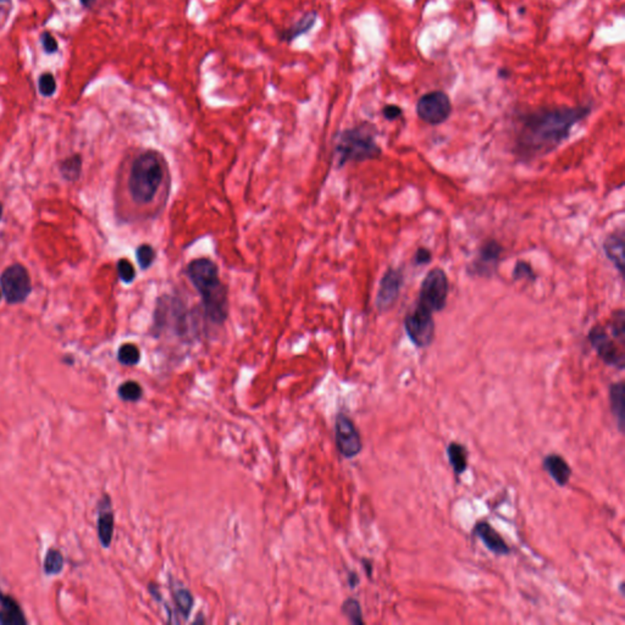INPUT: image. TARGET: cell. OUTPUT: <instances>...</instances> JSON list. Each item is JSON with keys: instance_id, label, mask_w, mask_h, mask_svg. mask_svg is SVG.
Instances as JSON below:
<instances>
[{"instance_id": "obj_28", "label": "cell", "mask_w": 625, "mask_h": 625, "mask_svg": "<svg viewBox=\"0 0 625 625\" xmlns=\"http://www.w3.org/2000/svg\"><path fill=\"white\" fill-rule=\"evenodd\" d=\"M136 256H137V261H138L139 266L143 270H147L148 268L154 263V259H156V252H154L152 246H149V244H142V246H139V247L137 248V251H136Z\"/></svg>"}, {"instance_id": "obj_31", "label": "cell", "mask_w": 625, "mask_h": 625, "mask_svg": "<svg viewBox=\"0 0 625 625\" xmlns=\"http://www.w3.org/2000/svg\"><path fill=\"white\" fill-rule=\"evenodd\" d=\"M117 273L122 283H131L135 280L136 271L134 265L127 259H121L117 263Z\"/></svg>"}, {"instance_id": "obj_29", "label": "cell", "mask_w": 625, "mask_h": 625, "mask_svg": "<svg viewBox=\"0 0 625 625\" xmlns=\"http://www.w3.org/2000/svg\"><path fill=\"white\" fill-rule=\"evenodd\" d=\"M38 91L43 97H52L57 91L55 78L50 72H44L39 76Z\"/></svg>"}, {"instance_id": "obj_27", "label": "cell", "mask_w": 625, "mask_h": 625, "mask_svg": "<svg viewBox=\"0 0 625 625\" xmlns=\"http://www.w3.org/2000/svg\"><path fill=\"white\" fill-rule=\"evenodd\" d=\"M611 331H612L613 339H619L621 344H624L625 339V312L624 309L616 310L613 314L612 322H611Z\"/></svg>"}, {"instance_id": "obj_3", "label": "cell", "mask_w": 625, "mask_h": 625, "mask_svg": "<svg viewBox=\"0 0 625 625\" xmlns=\"http://www.w3.org/2000/svg\"><path fill=\"white\" fill-rule=\"evenodd\" d=\"M164 171L156 152H146L136 158L131 168L129 190L138 205H148L156 198L163 183Z\"/></svg>"}, {"instance_id": "obj_21", "label": "cell", "mask_w": 625, "mask_h": 625, "mask_svg": "<svg viewBox=\"0 0 625 625\" xmlns=\"http://www.w3.org/2000/svg\"><path fill=\"white\" fill-rule=\"evenodd\" d=\"M64 565H65V560H64L62 553L57 548H49L45 553V557H44V574L48 577L59 575L62 572Z\"/></svg>"}, {"instance_id": "obj_20", "label": "cell", "mask_w": 625, "mask_h": 625, "mask_svg": "<svg viewBox=\"0 0 625 625\" xmlns=\"http://www.w3.org/2000/svg\"><path fill=\"white\" fill-rule=\"evenodd\" d=\"M447 456L448 462L457 475L465 473L468 468V451L462 443L455 441L450 443L447 446Z\"/></svg>"}, {"instance_id": "obj_11", "label": "cell", "mask_w": 625, "mask_h": 625, "mask_svg": "<svg viewBox=\"0 0 625 625\" xmlns=\"http://www.w3.org/2000/svg\"><path fill=\"white\" fill-rule=\"evenodd\" d=\"M502 252L504 247L497 241L489 239L479 249L478 256L469 265L468 273L472 276L491 278L499 269Z\"/></svg>"}, {"instance_id": "obj_26", "label": "cell", "mask_w": 625, "mask_h": 625, "mask_svg": "<svg viewBox=\"0 0 625 625\" xmlns=\"http://www.w3.org/2000/svg\"><path fill=\"white\" fill-rule=\"evenodd\" d=\"M81 166H82L81 156H71V158L66 159V161L61 164V175H62L64 178L67 180V181H75V180H77V178H80V174H81Z\"/></svg>"}, {"instance_id": "obj_34", "label": "cell", "mask_w": 625, "mask_h": 625, "mask_svg": "<svg viewBox=\"0 0 625 625\" xmlns=\"http://www.w3.org/2000/svg\"><path fill=\"white\" fill-rule=\"evenodd\" d=\"M402 109L398 107V105H386L384 110H382V114H384V116L387 120H390V121H393L396 119H398V117L402 115Z\"/></svg>"}, {"instance_id": "obj_8", "label": "cell", "mask_w": 625, "mask_h": 625, "mask_svg": "<svg viewBox=\"0 0 625 625\" xmlns=\"http://www.w3.org/2000/svg\"><path fill=\"white\" fill-rule=\"evenodd\" d=\"M0 285L8 303L16 304L26 300L31 292V278L26 268L13 264L0 276Z\"/></svg>"}, {"instance_id": "obj_36", "label": "cell", "mask_w": 625, "mask_h": 625, "mask_svg": "<svg viewBox=\"0 0 625 625\" xmlns=\"http://www.w3.org/2000/svg\"><path fill=\"white\" fill-rule=\"evenodd\" d=\"M362 565H364L365 572H366V575L368 577H371L373 575V565H371V560H362Z\"/></svg>"}, {"instance_id": "obj_22", "label": "cell", "mask_w": 625, "mask_h": 625, "mask_svg": "<svg viewBox=\"0 0 625 625\" xmlns=\"http://www.w3.org/2000/svg\"><path fill=\"white\" fill-rule=\"evenodd\" d=\"M173 596H174L175 606L178 612L187 619L190 613H191L192 607H193V596L191 591L187 590L186 587H176L173 590Z\"/></svg>"}, {"instance_id": "obj_4", "label": "cell", "mask_w": 625, "mask_h": 625, "mask_svg": "<svg viewBox=\"0 0 625 625\" xmlns=\"http://www.w3.org/2000/svg\"><path fill=\"white\" fill-rule=\"evenodd\" d=\"M339 165L349 161H365L378 159L381 148L375 139V130L369 124L348 129L339 134L335 147Z\"/></svg>"}, {"instance_id": "obj_23", "label": "cell", "mask_w": 625, "mask_h": 625, "mask_svg": "<svg viewBox=\"0 0 625 625\" xmlns=\"http://www.w3.org/2000/svg\"><path fill=\"white\" fill-rule=\"evenodd\" d=\"M117 395L125 402H137L142 398L143 391L138 382L126 381L119 386Z\"/></svg>"}, {"instance_id": "obj_40", "label": "cell", "mask_w": 625, "mask_h": 625, "mask_svg": "<svg viewBox=\"0 0 625 625\" xmlns=\"http://www.w3.org/2000/svg\"><path fill=\"white\" fill-rule=\"evenodd\" d=\"M0 1H4V3H6V1H9V0H0Z\"/></svg>"}, {"instance_id": "obj_35", "label": "cell", "mask_w": 625, "mask_h": 625, "mask_svg": "<svg viewBox=\"0 0 625 625\" xmlns=\"http://www.w3.org/2000/svg\"><path fill=\"white\" fill-rule=\"evenodd\" d=\"M348 584H349L352 589H354L359 584V577L354 572H351L349 575H348Z\"/></svg>"}, {"instance_id": "obj_39", "label": "cell", "mask_w": 625, "mask_h": 625, "mask_svg": "<svg viewBox=\"0 0 625 625\" xmlns=\"http://www.w3.org/2000/svg\"><path fill=\"white\" fill-rule=\"evenodd\" d=\"M1 215H3V205H0V219H1Z\"/></svg>"}, {"instance_id": "obj_19", "label": "cell", "mask_w": 625, "mask_h": 625, "mask_svg": "<svg viewBox=\"0 0 625 625\" xmlns=\"http://www.w3.org/2000/svg\"><path fill=\"white\" fill-rule=\"evenodd\" d=\"M625 387L624 381L614 382L609 387V401L613 417L616 418V425L621 433H624L625 425Z\"/></svg>"}, {"instance_id": "obj_14", "label": "cell", "mask_w": 625, "mask_h": 625, "mask_svg": "<svg viewBox=\"0 0 625 625\" xmlns=\"http://www.w3.org/2000/svg\"><path fill=\"white\" fill-rule=\"evenodd\" d=\"M475 534L482 540V543L487 546L489 551L495 553L497 556H507L511 553V548L504 538L496 531L495 528L490 523L482 521H479L475 526Z\"/></svg>"}, {"instance_id": "obj_5", "label": "cell", "mask_w": 625, "mask_h": 625, "mask_svg": "<svg viewBox=\"0 0 625 625\" xmlns=\"http://www.w3.org/2000/svg\"><path fill=\"white\" fill-rule=\"evenodd\" d=\"M448 288L446 273L440 268L430 270L421 283L417 305L433 314L441 312L447 304Z\"/></svg>"}, {"instance_id": "obj_37", "label": "cell", "mask_w": 625, "mask_h": 625, "mask_svg": "<svg viewBox=\"0 0 625 625\" xmlns=\"http://www.w3.org/2000/svg\"><path fill=\"white\" fill-rule=\"evenodd\" d=\"M94 1H96V0H81V4H82L83 6H86V8H89Z\"/></svg>"}, {"instance_id": "obj_16", "label": "cell", "mask_w": 625, "mask_h": 625, "mask_svg": "<svg viewBox=\"0 0 625 625\" xmlns=\"http://www.w3.org/2000/svg\"><path fill=\"white\" fill-rule=\"evenodd\" d=\"M543 469L550 474V477L558 487H565L568 484L573 472L563 457L557 453H551L543 458Z\"/></svg>"}, {"instance_id": "obj_38", "label": "cell", "mask_w": 625, "mask_h": 625, "mask_svg": "<svg viewBox=\"0 0 625 625\" xmlns=\"http://www.w3.org/2000/svg\"><path fill=\"white\" fill-rule=\"evenodd\" d=\"M623 589H624V584H623V582H621V587H619V590H621V596H624V591H623Z\"/></svg>"}, {"instance_id": "obj_30", "label": "cell", "mask_w": 625, "mask_h": 625, "mask_svg": "<svg viewBox=\"0 0 625 625\" xmlns=\"http://www.w3.org/2000/svg\"><path fill=\"white\" fill-rule=\"evenodd\" d=\"M513 278L514 280H529V281H535L536 275L534 270L531 268V265L528 261H518L514 265L513 269Z\"/></svg>"}, {"instance_id": "obj_2", "label": "cell", "mask_w": 625, "mask_h": 625, "mask_svg": "<svg viewBox=\"0 0 625 625\" xmlns=\"http://www.w3.org/2000/svg\"><path fill=\"white\" fill-rule=\"evenodd\" d=\"M187 276L195 287L205 308V315L214 324H222L229 315L227 288L219 278L217 264L207 258L195 259L187 265Z\"/></svg>"}, {"instance_id": "obj_25", "label": "cell", "mask_w": 625, "mask_h": 625, "mask_svg": "<svg viewBox=\"0 0 625 625\" xmlns=\"http://www.w3.org/2000/svg\"><path fill=\"white\" fill-rule=\"evenodd\" d=\"M117 359L122 365L132 366V365L138 364L141 359V352L138 347L132 344V343H125L121 347L119 348L117 352Z\"/></svg>"}, {"instance_id": "obj_9", "label": "cell", "mask_w": 625, "mask_h": 625, "mask_svg": "<svg viewBox=\"0 0 625 625\" xmlns=\"http://www.w3.org/2000/svg\"><path fill=\"white\" fill-rule=\"evenodd\" d=\"M589 341L595 349L597 356L604 361V364L616 369L623 370L625 366L624 352L618 347L612 337L602 326L596 325L589 332Z\"/></svg>"}, {"instance_id": "obj_24", "label": "cell", "mask_w": 625, "mask_h": 625, "mask_svg": "<svg viewBox=\"0 0 625 625\" xmlns=\"http://www.w3.org/2000/svg\"><path fill=\"white\" fill-rule=\"evenodd\" d=\"M342 613L346 616L352 624L363 625V612H362L361 604L356 599H347L342 604Z\"/></svg>"}, {"instance_id": "obj_12", "label": "cell", "mask_w": 625, "mask_h": 625, "mask_svg": "<svg viewBox=\"0 0 625 625\" xmlns=\"http://www.w3.org/2000/svg\"><path fill=\"white\" fill-rule=\"evenodd\" d=\"M403 285V271L402 269L390 268L384 273L378 293H376V308L379 312H388L400 297L401 288Z\"/></svg>"}, {"instance_id": "obj_18", "label": "cell", "mask_w": 625, "mask_h": 625, "mask_svg": "<svg viewBox=\"0 0 625 625\" xmlns=\"http://www.w3.org/2000/svg\"><path fill=\"white\" fill-rule=\"evenodd\" d=\"M317 21V13L315 10L304 13L303 16L300 18L298 21H295V23L288 27V28L281 31V32L278 33V39H280V42L291 44L292 42H295V39L298 38V37L303 36L304 33H307V32L312 30V27L315 26Z\"/></svg>"}, {"instance_id": "obj_13", "label": "cell", "mask_w": 625, "mask_h": 625, "mask_svg": "<svg viewBox=\"0 0 625 625\" xmlns=\"http://www.w3.org/2000/svg\"><path fill=\"white\" fill-rule=\"evenodd\" d=\"M114 526H115V518H114L112 501L108 495H104L98 504V521H97V533L99 543L104 548H109L112 545L114 536Z\"/></svg>"}, {"instance_id": "obj_1", "label": "cell", "mask_w": 625, "mask_h": 625, "mask_svg": "<svg viewBox=\"0 0 625 625\" xmlns=\"http://www.w3.org/2000/svg\"><path fill=\"white\" fill-rule=\"evenodd\" d=\"M590 114L589 107L538 109L519 119L516 151L524 159H535L556 151L568 139L577 122Z\"/></svg>"}, {"instance_id": "obj_6", "label": "cell", "mask_w": 625, "mask_h": 625, "mask_svg": "<svg viewBox=\"0 0 625 625\" xmlns=\"http://www.w3.org/2000/svg\"><path fill=\"white\" fill-rule=\"evenodd\" d=\"M404 330L414 346L418 348L429 347L435 339L433 312L417 305L404 319Z\"/></svg>"}, {"instance_id": "obj_10", "label": "cell", "mask_w": 625, "mask_h": 625, "mask_svg": "<svg viewBox=\"0 0 625 625\" xmlns=\"http://www.w3.org/2000/svg\"><path fill=\"white\" fill-rule=\"evenodd\" d=\"M335 439L339 453L344 458H354L358 456L363 448L361 434L357 429L354 423L346 414L339 413L335 423Z\"/></svg>"}, {"instance_id": "obj_32", "label": "cell", "mask_w": 625, "mask_h": 625, "mask_svg": "<svg viewBox=\"0 0 625 625\" xmlns=\"http://www.w3.org/2000/svg\"><path fill=\"white\" fill-rule=\"evenodd\" d=\"M40 43L43 45L45 53L53 54V53L58 52L57 39L54 38L52 33H49V32H43V33L40 35Z\"/></svg>"}, {"instance_id": "obj_17", "label": "cell", "mask_w": 625, "mask_h": 625, "mask_svg": "<svg viewBox=\"0 0 625 625\" xmlns=\"http://www.w3.org/2000/svg\"><path fill=\"white\" fill-rule=\"evenodd\" d=\"M604 254L612 261L616 269L624 273V231H616L609 234L604 244Z\"/></svg>"}, {"instance_id": "obj_33", "label": "cell", "mask_w": 625, "mask_h": 625, "mask_svg": "<svg viewBox=\"0 0 625 625\" xmlns=\"http://www.w3.org/2000/svg\"><path fill=\"white\" fill-rule=\"evenodd\" d=\"M431 258H433V253H431L430 249L425 247L418 248L415 256H414V263H415V265L429 264L430 261H431Z\"/></svg>"}, {"instance_id": "obj_15", "label": "cell", "mask_w": 625, "mask_h": 625, "mask_svg": "<svg viewBox=\"0 0 625 625\" xmlns=\"http://www.w3.org/2000/svg\"><path fill=\"white\" fill-rule=\"evenodd\" d=\"M28 621L13 596L0 590V625H26Z\"/></svg>"}, {"instance_id": "obj_7", "label": "cell", "mask_w": 625, "mask_h": 625, "mask_svg": "<svg viewBox=\"0 0 625 625\" xmlns=\"http://www.w3.org/2000/svg\"><path fill=\"white\" fill-rule=\"evenodd\" d=\"M451 100L443 92H429L418 100V116L420 120L433 126L446 121L451 115Z\"/></svg>"}]
</instances>
